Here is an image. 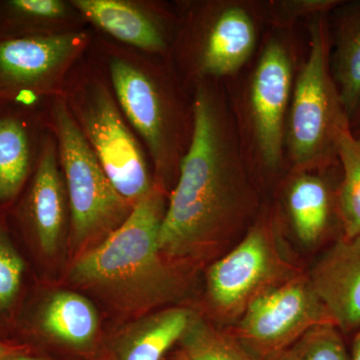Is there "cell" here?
<instances>
[{"instance_id":"17","label":"cell","mask_w":360,"mask_h":360,"mask_svg":"<svg viewBox=\"0 0 360 360\" xmlns=\"http://www.w3.org/2000/svg\"><path fill=\"white\" fill-rule=\"evenodd\" d=\"M198 312L174 305L111 329L101 360H165Z\"/></svg>"},{"instance_id":"11","label":"cell","mask_w":360,"mask_h":360,"mask_svg":"<svg viewBox=\"0 0 360 360\" xmlns=\"http://www.w3.org/2000/svg\"><path fill=\"white\" fill-rule=\"evenodd\" d=\"M324 323L333 319L309 276L302 274L255 298L231 333L253 359L272 360Z\"/></svg>"},{"instance_id":"14","label":"cell","mask_w":360,"mask_h":360,"mask_svg":"<svg viewBox=\"0 0 360 360\" xmlns=\"http://www.w3.org/2000/svg\"><path fill=\"white\" fill-rule=\"evenodd\" d=\"M90 30L149 56L169 58L176 6L160 0H72Z\"/></svg>"},{"instance_id":"27","label":"cell","mask_w":360,"mask_h":360,"mask_svg":"<svg viewBox=\"0 0 360 360\" xmlns=\"http://www.w3.org/2000/svg\"><path fill=\"white\" fill-rule=\"evenodd\" d=\"M8 360H63L58 359H53V357L46 356V355H42L37 354V352H32V349L26 350L25 352L18 355H14Z\"/></svg>"},{"instance_id":"6","label":"cell","mask_w":360,"mask_h":360,"mask_svg":"<svg viewBox=\"0 0 360 360\" xmlns=\"http://www.w3.org/2000/svg\"><path fill=\"white\" fill-rule=\"evenodd\" d=\"M170 61L191 94L196 84L238 73L257 49V21L236 1H177Z\"/></svg>"},{"instance_id":"3","label":"cell","mask_w":360,"mask_h":360,"mask_svg":"<svg viewBox=\"0 0 360 360\" xmlns=\"http://www.w3.org/2000/svg\"><path fill=\"white\" fill-rule=\"evenodd\" d=\"M89 52L108 75L120 108L146 148L155 186L169 194L193 137V96L169 58L135 51L94 30Z\"/></svg>"},{"instance_id":"19","label":"cell","mask_w":360,"mask_h":360,"mask_svg":"<svg viewBox=\"0 0 360 360\" xmlns=\"http://www.w3.org/2000/svg\"><path fill=\"white\" fill-rule=\"evenodd\" d=\"M296 172L286 189V207L298 238L307 245H315L328 233L333 219L338 217V198L321 175Z\"/></svg>"},{"instance_id":"24","label":"cell","mask_w":360,"mask_h":360,"mask_svg":"<svg viewBox=\"0 0 360 360\" xmlns=\"http://www.w3.org/2000/svg\"><path fill=\"white\" fill-rule=\"evenodd\" d=\"M272 360H350L342 333L335 324L310 329Z\"/></svg>"},{"instance_id":"7","label":"cell","mask_w":360,"mask_h":360,"mask_svg":"<svg viewBox=\"0 0 360 360\" xmlns=\"http://www.w3.org/2000/svg\"><path fill=\"white\" fill-rule=\"evenodd\" d=\"M311 20L309 56L295 80L286 120L285 149L296 172L328 167L338 158L341 131L350 124L331 75L323 15Z\"/></svg>"},{"instance_id":"28","label":"cell","mask_w":360,"mask_h":360,"mask_svg":"<svg viewBox=\"0 0 360 360\" xmlns=\"http://www.w3.org/2000/svg\"><path fill=\"white\" fill-rule=\"evenodd\" d=\"M349 359L350 360H360V329L355 333L354 340H352Z\"/></svg>"},{"instance_id":"1","label":"cell","mask_w":360,"mask_h":360,"mask_svg":"<svg viewBox=\"0 0 360 360\" xmlns=\"http://www.w3.org/2000/svg\"><path fill=\"white\" fill-rule=\"evenodd\" d=\"M193 132L168 194L161 252L198 274L219 258L257 206L240 136L217 82L194 86Z\"/></svg>"},{"instance_id":"20","label":"cell","mask_w":360,"mask_h":360,"mask_svg":"<svg viewBox=\"0 0 360 360\" xmlns=\"http://www.w3.org/2000/svg\"><path fill=\"white\" fill-rule=\"evenodd\" d=\"M37 283L6 214L0 215V340L14 341L21 312Z\"/></svg>"},{"instance_id":"10","label":"cell","mask_w":360,"mask_h":360,"mask_svg":"<svg viewBox=\"0 0 360 360\" xmlns=\"http://www.w3.org/2000/svg\"><path fill=\"white\" fill-rule=\"evenodd\" d=\"M110 328L98 307L61 283H37L18 321L14 341L63 360H101Z\"/></svg>"},{"instance_id":"25","label":"cell","mask_w":360,"mask_h":360,"mask_svg":"<svg viewBox=\"0 0 360 360\" xmlns=\"http://www.w3.org/2000/svg\"><path fill=\"white\" fill-rule=\"evenodd\" d=\"M342 2L338 0H283L274 2V13L279 22H290L298 18L322 16Z\"/></svg>"},{"instance_id":"8","label":"cell","mask_w":360,"mask_h":360,"mask_svg":"<svg viewBox=\"0 0 360 360\" xmlns=\"http://www.w3.org/2000/svg\"><path fill=\"white\" fill-rule=\"evenodd\" d=\"M6 217L37 283H60L70 262L71 215L51 130L45 134L34 174Z\"/></svg>"},{"instance_id":"5","label":"cell","mask_w":360,"mask_h":360,"mask_svg":"<svg viewBox=\"0 0 360 360\" xmlns=\"http://www.w3.org/2000/svg\"><path fill=\"white\" fill-rule=\"evenodd\" d=\"M44 115L47 129L58 144L70 202L71 262L101 245L122 226L134 206L113 186L101 161L71 117L63 97L47 101Z\"/></svg>"},{"instance_id":"22","label":"cell","mask_w":360,"mask_h":360,"mask_svg":"<svg viewBox=\"0 0 360 360\" xmlns=\"http://www.w3.org/2000/svg\"><path fill=\"white\" fill-rule=\"evenodd\" d=\"M169 354L177 360H255L231 331L217 328L200 310Z\"/></svg>"},{"instance_id":"15","label":"cell","mask_w":360,"mask_h":360,"mask_svg":"<svg viewBox=\"0 0 360 360\" xmlns=\"http://www.w3.org/2000/svg\"><path fill=\"white\" fill-rule=\"evenodd\" d=\"M44 104L0 103V215L15 205L39 163L49 130Z\"/></svg>"},{"instance_id":"23","label":"cell","mask_w":360,"mask_h":360,"mask_svg":"<svg viewBox=\"0 0 360 360\" xmlns=\"http://www.w3.org/2000/svg\"><path fill=\"white\" fill-rule=\"evenodd\" d=\"M338 158L343 177L336 193L342 238L360 236V139L347 125L338 139Z\"/></svg>"},{"instance_id":"13","label":"cell","mask_w":360,"mask_h":360,"mask_svg":"<svg viewBox=\"0 0 360 360\" xmlns=\"http://www.w3.org/2000/svg\"><path fill=\"white\" fill-rule=\"evenodd\" d=\"M293 84L290 51L281 40L269 39L251 73L246 94L251 141L258 160L269 169H276L283 162Z\"/></svg>"},{"instance_id":"21","label":"cell","mask_w":360,"mask_h":360,"mask_svg":"<svg viewBox=\"0 0 360 360\" xmlns=\"http://www.w3.org/2000/svg\"><path fill=\"white\" fill-rule=\"evenodd\" d=\"M336 18L330 71L349 122L360 111V1L342 2Z\"/></svg>"},{"instance_id":"2","label":"cell","mask_w":360,"mask_h":360,"mask_svg":"<svg viewBox=\"0 0 360 360\" xmlns=\"http://www.w3.org/2000/svg\"><path fill=\"white\" fill-rule=\"evenodd\" d=\"M168 193L155 186L101 245L71 260L60 283L84 293L111 329L158 310L191 304L198 274L161 252Z\"/></svg>"},{"instance_id":"12","label":"cell","mask_w":360,"mask_h":360,"mask_svg":"<svg viewBox=\"0 0 360 360\" xmlns=\"http://www.w3.org/2000/svg\"><path fill=\"white\" fill-rule=\"evenodd\" d=\"M92 30L0 39V103L44 104L63 96L68 75L89 49Z\"/></svg>"},{"instance_id":"4","label":"cell","mask_w":360,"mask_h":360,"mask_svg":"<svg viewBox=\"0 0 360 360\" xmlns=\"http://www.w3.org/2000/svg\"><path fill=\"white\" fill-rule=\"evenodd\" d=\"M63 99L116 191L134 206L155 186L150 160L89 49L68 75Z\"/></svg>"},{"instance_id":"18","label":"cell","mask_w":360,"mask_h":360,"mask_svg":"<svg viewBox=\"0 0 360 360\" xmlns=\"http://www.w3.org/2000/svg\"><path fill=\"white\" fill-rule=\"evenodd\" d=\"M89 30L72 0H0V39L56 37Z\"/></svg>"},{"instance_id":"30","label":"cell","mask_w":360,"mask_h":360,"mask_svg":"<svg viewBox=\"0 0 360 360\" xmlns=\"http://www.w3.org/2000/svg\"><path fill=\"white\" fill-rule=\"evenodd\" d=\"M359 117H360V111H359Z\"/></svg>"},{"instance_id":"29","label":"cell","mask_w":360,"mask_h":360,"mask_svg":"<svg viewBox=\"0 0 360 360\" xmlns=\"http://www.w3.org/2000/svg\"><path fill=\"white\" fill-rule=\"evenodd\" d=\"M165 360H177V359H175L174 356H172V355L168 354V356L167 357V359H165Z\"/></svg>"},{"instance_id":"26","label":"cell","mask_w":360,"mask_h":360,"mask_svg":"<svg viewBox=\"0 0 360 360\" xmlns=\"http://www.w3.org/2000/svg\"><path fill=\"white\" fill-rule=\"evenodd\" d=\"M30 348L15 341L0 340V360H8L14 355L30 350Z\"/></svg>"},{"instance_id":"16","label":"cell","mask_w":360,"mask_h":360,"mask_svg":"<svg viewBox=\"0 0 360 360\" xmlns=\"http://www.w3.org/2000/svg\"><path fill=\"white\" fill-rule=\"evenodd\" d=\"M317 295L342 335L360 329V236H341L309 276Z\"/></svg>"},{"instance_id":"9","label":"cell","mask_w":360,"mask_h":360,"mask_svg":"<svg viewBox=\"0 0 360 360\" xmlns=\"http://www.w3.org/2000/svg\"><path fill=\"white\" fill-rule=\"evenodd\" d=\"M272 222L253 224L226 255L206 267L200 307L215 323L238 322L255 298L302 272L286 257Z\"/></svg>"}]
</instances>
